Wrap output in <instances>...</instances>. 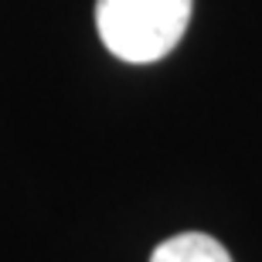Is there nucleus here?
<instances>
[{"label":"nucleus","instance_id":"obj_2","mask_svg":"<svg viewBox=\"0 0 262 262\" xmlns=\"http://www.w3.org/2000/svg\"><path fill=\"white\" fill-rule=\"evenodd\" d=\"M150 262H232L228 249L204 232H181L154 249Z\"/></svg>","mask_w":262,"mask_h":262},{"label":"nucleus","instance_id":"obj_1","mask_svg":"<svg viewBox=\"0 0 262 262\" xmlns=\"http://www.w3.org/2000/svg\"><path fill=\"white\" fill-rule=\"evenodd\" d=\"M194 0H96L99 38L119 61L150 65L177 48Z\"/></svg>","mask_w":262,"mask_h":262}]
</instances>
